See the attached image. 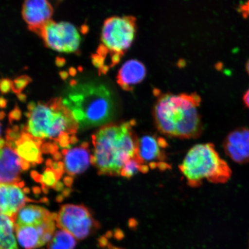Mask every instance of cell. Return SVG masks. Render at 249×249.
Returning a JSON list of instances; mask_svg holds the SVG:
<instances>
[{
	"label": "cell",
	"instance_id": "obj_1",
	"mask_svg": "<svg viewBox=\"0 0 249 249\" xmlns=\"http://www.w3.org/2000/svg\"><path fill=\"white\" fill-rule=\"evenodd\" d=\"M156 101L152 116L158 131L171 138L197 139L203 132L198 107L201 99L197 93H161L154 91Z\"/></svg>",
	"mask_w": 249,
	"mask_h": 249
},
{
	"label": "cell",
	"instance_id": "obj_2",
	"mask_svg": "<svg viewBox=\"0 0 249 249\" xmlns=\"http://www.w3.org/2000/svg\"><path fill=\"white\" fill-rule=\"evenodd\" d=\"M135 125V120L107 124L92 136L91 163L99 174L120 176L124 164L136 157L139 138Z\"/></svg>",
	"mask_w": 249,
	"mask_h": 249
},
{
	"label": "cell",
	"instance_id": "obj_3",
	"mask_svg": "<svg viewBox=\"0 0 249 249\" xmlns=\"http://www.w3.org/2000/svg\"><path fill=\"white\" fill-rule=\"evenodd\" d=\"M62 101L82 129L108 124L117 113V102L113 93L101 83L71 84Z\"/></svg>",
	"mask_w": 249,
	"mask_h": 249
},
{
	"label": "cell",
	"instance_id": "obj_4",
	"mask_svg": "<svg viewBox=\"0 0 249 249\" xmlns=\"http://www.w3.org/2000/svg\"><path fill=\"white\" fill-rule=\"evenodd\" d=\"M27 108V123L23 130L34 138L41 141L52 140L62 148L69 147L77 140L74 135L79 129V124L62 98L30 102Z\"/></svg>",
	"mask_w": 249,
	"mask_h": 249
},
{
	"label": "cell",
	"instance_id": "obj_5",
	"mask_svg": "<svg viewBox=\"0 0 249 249\" xmlns=\"http://www.w3.org/2000/svg\"><path fill=\"white\" fill-rule=\"evenodd\" d=\"M180 173L192 188H198L204 180L225 183L231 178L229 165L221 158L213 143L196 144L187 152L179 166Z\"/></svg>",
	"mask_w": 249,
	"mask_h": 249
},
{
	"label": "cell",
	"instance_id": "obj_6",
	"mask_svg": "<svg viewBox=\"0 0 249 249\" xmlns=\"http://www.w3.org/2000/svg\"><path fill=\"white\" fill-rule=\"evenodd\" d=\"M137 31L136 18L132 16L107 18L102 30V45L99 47L106 55L110 54L111 67L119 62L131 46Z\"/></svg>",
	"mask_w": 249,
	"mask_h": 249
},
{
	"label": "cell",
	"instance_id": "obj_7",
	"mask_svg": "<svg viewBox=\"0 0 249 249\" xmlns=\"http://www.w3.org/2000/svg\"><path fill=\"white\" fill-rule=\"evenodd\" d=\"M58 228L70 233L77 240H82L95 232L100 225L91 211L85 205L65 204L56 214Z\"/></svg>",
	"mask_w": 249,
	"mask_h": 249
},
{
	"label": "cell",
	"instance_id": "obj_8",
	"mask_svg": "<svg viewBox=\"0 0 249 249\" xmlns=\"http://www.w3.org/2000/svg\"><path fill=\"white\" fill-rule=\"evenodd\" d=\"M37 35L45 45L55 51L71 53L79 51L81 38L76 28L70 23L50 20Z\"/></svg>",
	"mask_w": 249,
	"mask_h": 249
},
{
	"label": "cell",
	"instance_id": "obj_9",
	"mask_svg": "<svg viewBox=\"0 0 249 249\" xmlns=\"http://www.w3.org/2000/svg\"><path fill=\"white\" fill-rule=\"evenodd\" d=\"M166 140L155 134H145L138 138L136 155L149 169L166 171L171 169L168 163Z\"/></svg>",
	"mask_w": 249,
	"mask_h": 249
},
{
	"label": "cell",
	"instance_id": "obj_10",
	"mask_svg": "<svg viewBox=\"0 0 249 249\" xmlns=\"http://www.w3.org/2000/svg\"><path fill=\"white\" fill-rule=\"evenodd\" d=\"M56 214L39 225L16 226V236L19 244L25 249H36L52 240L55 232Z\"/></svg>",
	"mask_w": 249,
	"mask_h": 249
},
{
	"label": "cell",
	"instance_id": "obj_11",
	"mask_svg": "<svg viewBox=\"0 0 249 249\" xmlns=\"http://www.w3.org/2000/svg\"><path fill=\"white\" fill-rule=\"evenodd\" d=\"M0 160V180L4 184H18L23 186L20 174L27 170L30 165L18 155L15 148L9 143L5 142L1 147Z\"/></svg>",
	"mask_w": 249,
	"mask_h": 249
},
{
	"label": "cell",
	"instance_id": "obj_12",
	"mask_svg": "<svg viewBox=\"0 0 249 249\" xmlns=\"http://www.w3.org/2000/svg\"><path fill=\"white\" fill-rule=\"evenodd\" d=\"M226 154L235 163H249V129L240 127L227 135L223 143Z\"/></svg>",
	"mask_w": 249,
	"mask_h": 249
},
{
	"label": "cell",
	"instance_id": "obj_13",
	"mask_svg": "<svg viewBox=\"0 0 249 249\" xmlns=\"http://www.w3.org/2000/svg\"><path fill=\"white\" fill-rule=\"evenodd\" d=\"M53 9L48 0H25L22 16L29 29L36 34L51 20Z\"/></svg>",
	"mask_w": 249,
	"mask_h": 249
},
{
	"label": "cell",
	"instance_id": "obj_14",
	"mask_svg": "<svg viewBox=\"0 0 249 249\" xmlns=\"http://www.w3.org/2000/svg\"><path fill=\"white\" fill-rule=\"evenodd\" d=\"M23 186L18 184H4L0 186V210L5 214L15 220L18 212L26 205L29 199L25 196Z\"/></svg>",
	"mask_w": 249,
	"mask_h": 249
},
{
	"label": "cell",
	"instance_id": "obj_15",
	"mask_svg": "<svg viewBox=\"0 0 249 249\" xmlns=\"http://www.w3.org/2000/svg\"><path fill=\"white\" fill-rule=\"evenodd\" d=\"M62 154L65 171L71 176L85 172L91 163V156L87 143H83L79 147L65 149Z\"/></svg>",
	"mask_w": 249,
	"mask_h": 249
},
{
	"label": "cell",
	"instance_id": "obj_16",
	"mask_svg": "<svg viewBox=\"0 0 249 249\" xmlns=\"http://www.w3.org/2000/svg\"><path fill=\"white\" fill-rule=\"evenodd\" d=\"M24 161L34 164L42 162V141L34 138L22 130L20 135L14 142H9Z\"/></svg>",
	"mask_w": 249,
	"mask_h": 249
},
{
	"label": "cell",
	"instance_id": "obj_17",
	"mask_svg": "<svg viewBox=\"0 0 249 249\" xmlns=\"http://www.w3.org/2000/svg\"><path fill=\"white\" fill-rule=\"evenodd\" d=\"M146 74V68L142 62L136 60H129L118 71L117 82L124 91H132L134 87L144 79Z\"/></svg>",
	"mask_w": 249,
	"mask_h": 249
},
{
	"label": "cell",
	"instance_id": "obj_18",
	"mask_svg": "<svg viewBox=\"0 0 249 249\" xmlns=\"http://www.w3.org/2000/svg\"><path fill=\"white\" fill-rule=\"evenodd\" d=\"M53 214L45 208L37 205H25L15 218L16 226H35L45 222Z\"/></svg>",
	"mask_w": 249,
	"mask_h": 249
},
{
	"label": "cell",
	"instance_id": "obj_19",
	"mask_svg": "<svg viewBox=\"0 0 249 249\" xmlns=\"http://www.w3.org/2000/svg\"><path fill=\"white\" fill-rule=\"evenodd\" d=\"M0 249H18L15 235V222L12 218L1 214Z\"/></svg>",
	"mask_w": 249,
	"mask_h": 249
},
{
	"label": "cell",
	"instance_id": "obj_20",
	"mask_svg": "<svg viewBox=\"0 0 249 249\" xmlns=\"http://www.w3.org/2000/svg\"><path fill=\"white\" fill-rule=\"evenodd\" d=\"M76 239L64 230H57L48 243V249H74L76 245Z\"/></svg>",
	"mask_w": 249,
	"mask_h": 249
},
{
	"label": "cell",
	"instance_id": "obj_21",
	"mask_svg": "<svg viewBox=\"0 0 249 249\" xmlns=\"http://www.w3.org/2000/svg\"><path fill=\"white\" fill-rule=\"evenodd\" d=\"M149 171V168L143 164L136 155L124 164L120 176L129 179L139 172L145 174Z\"/></svg>",
	"mask_w": 249,
	"mask_h": 249
},
{
	"label": "cell",
	"instance_id": "obj_22",
	"mask_svg": "<svg viewBox=\"0 0 249 249\" xmlns=\"http://www.w3.org/2000/svg\"><path fill=\"white\" fill-rule=\"evenodd\" d=\"M37 179L40 180L45 187H54L57 185L58 180L60 178V176L52 168H48L43 173L42 176H39Z\"/></svg>",
	"mask_w": 249,
	"mask_h": 249
},
{
	"label": "cell",
	"instance_id": "obj_23",
	"mask_svg": "<svg viewBox=\"0 0 249 249\" xmlns=\"http://www.w3.org/2000/svg\"><path fill=\"white\" fill-rule=\"evenodd\" d=\"M31 82V79L27 76H21L12 82V89L16 93H20Z\"/></svg>",
	"mask_w": 249,
	"mask_h": 249
},
{
	"label": "cell",
	"instance_id": "obj_24",
	"mask_svg": "<svg viewBox=\"0 0 249 249\" xmlns=\"http://www.w3.org/2000/svg\"><path fill=\"white\" fill-rule=\"evenodd\" d=\"M12 82L9 79H2L1 83V89L2 93H7L12 89Z\"/></svg>",
	"mask_w": 249,
	"mask_h": 249
},
{
	"label": "cell",
	"instance_id": "obj_25",
	"mask_svg": "<svg viewBox=\"0 0 249 249\" xmlns=\"http://www.w3.org/2000/svg\"><path fill=\"white\" fill-rule=\"evenodd\" d=\"M239 11L244 18L249 17V0L239 7Z\"/></svg>",
	"mask_w": 249,
	"mask_h": 249
},
{
	"label": "cell",
	"instance_id": "obj_26",
	"mask_svg": "<svg viewBox=\"0 0 249 249\" xmlns=\"http://www.w3.org/2000/svg\"><path fill=\"white\" fill-rule=\"evenodd\" d=\"M103 240H104L105 244H101L102 248H103L102 249H121L120 248H118L117 247H115V246H113V245H111L110 244V243H108L107 239H104V238H102Z\"/></svg>",
	"mask_w": 249,
	"mask_h": 249
},
{
	"label": "cell",
	"instance_id": "obj_27",
	"mask_svg": "<svg viewBox=\"0 0 249 249\" xmlns=\"http://www.w3.org/2000/svg\"><path fill=\"white\" fill-rule=\"evenodd\" d=\"M243 101H244L246 107L249 109V89L244 93V96H243Z\"/></svg>",
	"mask_w": 249,
	"mask_h": 249
},
{
	"label": "cell",
	"instance_id": "obj_28",
	"mask_svg": "<svg viewBox=\"0 0 249 249\" xmlns=\"http://www.w3.org/2000/svg\"><path fill=\"white\" fill-rule=\"evenodd\" d=\"M246 69H247V71L249 75V59L247 62V65H246Z\"/></svg>",
	"mask_w": 249,
	"mask_h": 249
},
{
	"label": "cell",
	"instance_id": "obj_29",
	"mask_svg": "<svg viewBox=\"0 0 249 249\" xmlns=\"http://www.w3.org/2000/svg\"></svg>",
	"mask_w": 249,
	"mask_h": 249
}]
</instances>
